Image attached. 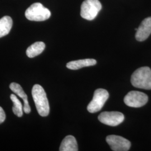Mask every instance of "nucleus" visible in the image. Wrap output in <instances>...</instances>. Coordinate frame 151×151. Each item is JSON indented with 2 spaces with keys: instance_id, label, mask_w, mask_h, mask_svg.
<instances>
[{
  "instance_id": "obj_1",
  "label": "nucleus",
  "mask_w": 151,
  "mask_h": 151,
  "mask_svg": "<svg viewBox=\"0 0 151 151\" xmlns=\"http://www.w3.org/2000/svg\"><path fill=\"white\" fill-rule=\"evenodd\" d=\"M32 93L38 114L43 117L48 116L50 108L47 94L43 88L38 84L35 85L32 87Z\"/></svg>"
},
{
  "instance_id": "obj_2",
  "label": "nucleus",
  "mask_w": 151,
  "mask_h": 151,
  "mask_svg": "<svg viewBox=\"0 0 151 151\" xmlns=\"http://www.w3.org/2000/svg\"><path fill=\"white\" fill-rule=\"evenodd\" d=\"M132 85L137 88L151 90V70L148 67H143L134 72L131 77Z\"/></svg>"
},
{
  "instance_id": "obj_3",
  "label": "nucleus",
  "mask_w": 151,
  "mask_h": 151,
  "mask_svg": "<svg viewBox=\"0 0 151 151\" xmlns=\"http://www.w3.org/2000/svg\"><path fill=\"white\" fill-rule=\"evenodd\" d=\"M27 19L34 22H43L51 16V12L42 4L34 3L27 8L25 12Z\"/></svg>"
},
{
  "instance_id": "obj_4",
  "label": "nucleus",
  "mask_w": 151,
  "mask_h": 151,
  "mask_svg": "<svg viewBox=\"0 0 151 151\" xmlns=\"http://www.w3.org/2000/svg\"><path fill=\"white\" fill-rule=\"evenodd\" d=\"M102 8L99 0H85L81 6V16L87 20H93Z\"/></svg>"
},
{
  "instance_id": "obj_5",
  "label": "nucleus",
  "mask_w": 151,
  "mask_h": 151,
  "mask_svg": "<svg viewBox=\"0 0 151 151\" xmlns=\"http://www.w3.org/2000/svg\"><path fill=\"white\" fill-rule=\"evenodd\" d=\"M109 97L108 92L103 88L95 90L91 101L87 106V110L91 113H95L100 111Z\"/></svg>"
},
{
  "instance_id": "obj_6",
  "label": "nucleus",
  "mask_w": 151,
  "mask_h": 151,
  "mask_svg": "<svg viewBox=\"0 0 151 151\" xmlns=\"http://www.w3.org/2000/svg\"><path fill=\"white\" fill-rule=\"evenodd\" d=\"M148 101L146 93L137 91H132L124 97V103L132 108H140L145 105Z\"/></svg>"
},
{
  "instance_id": "obj_7",
  "label": "nucleus",
  "mask_w": 151,
  "mask_h": 151,
  "mask_svg": "<svg viewBox=\"0 0 151 151\" xmlns=\"http://www.w3.org/2000/svg\"><path fill=\"white\" fill-rule=\"evenodd\" d=\"M98 119L103 124L115 127L124 121V115L118 111H105L99 115Z\"/></svg>"
},
{
  "instance_id": "obj_8",
  "label": "nucleus",
  "mask_w": 151,
  "mask_h": 151,
  "mask_svg": "<svg viewBox=\"0 0 151 151\" xmlns=\"http://www.w3.org/2000/svg\"><path fill=\"white\" fill-rule=\"evenodd\" d=\"M106 140L114 151H128L131 147V143L129 140L119 135H108Z\"/></svg>"
},
{
  "instance_id": "obj_9",
  "label": "nucleus",
  "mask_w": 151,
  "mask_h": 151,
  "mask_svg": "<svg viewBox=\"0 0 151 151\" xmlns=\"http://www.w3.org/2000/svg\"><path fill=\"white\" fill-rule=\"evenodd\" d=\"M151 34V17L146 18L142 22L135 34V38L139 42L146 40Z\"/></svg>"
},
{
  "instance_id": "obj_10",
  "label": "nucleus",
  "mask_w": 151,
  "mask_h": 151,
  "mask_svg": "<svg viewBox=\"0 0 151 151\" xmlns=\"http://www.w3.org/2000/svg\"><path fill=\"white\" fill-rule=\"evenodd\" d=\"M10 88L12 91L16 93L17 96H19L24 101V106L23 110L25 113L29 114L31 111V109L29 106L28 100H27V95L25 93L23 90L22 86L15 82H12L10 85Z\"/></svg>"
},
{
  "instance_id": "obj_11",
  "label": "nucleus",
  "mask_w": 151,
  "mask_h": 151,
  "mask_svg": "<svg viewBox=\"0 0 151 151\" xmlns=\"http://www.w3.org/2000/svg\"><path fill=\"white\" fill-rule=\"evenodd\" d=\"M96 64V60L93 59H84L71 61L67 63L66 67L72 70H77L83 67L94 65Z\"/></svg>"
},
{
  "instance_id": "obj_12",
  "label": "nucleus",
  "mask_w": 151,
  "mask_h": 151,
  "mask_svg": "<svg viewBox=\"0 0 151 151\" xmlns=\"http://www.w3.org/2000/svg\"><path fill=\"white\" fill-rule=\"evenodd\" d=\"M78 146L75 138L72 135H67L62 140L60 146V151H77Z\"/></svg>"
},
{
  "instance_id": "obj_13",
  "label": "nucleus",
  "mask_w": 151,
  "mask_h": 151,
  "mask_svg": "<svg viewBox=\"0 0 151 151\" xmlns=\"http://www.w3.org/2000/svg\"><path fill=\"white\" fill-rule=\"evenodd\" d=\"M45 48V44L42 42H37L29 46L26 51L27 57L34 58L41 54Z\"/></svg>"
},
{
  "instance_id": "obj_14",
  "label": "nucleus",
  "mask_w": 151,
  "mask_h": 151,
  "mask_svg": "<svg viewBox=\"0 0 151 151\" xmlns=\"http://www.w3.org/2000/svg\"><path fill=\"white\" fill-rule=\"evenodd\" d=\"M12 24L13 22L10 16H4L0 19V38L9 34Z\"/></svg>"
},
{
  "instance_id": "obj_15",
  "label": "nucleus",
  "mask_w": 151,
  "mask_h": 151,
  "mask_svg": "<svg viewBox=\"0 0 151 151\" xmlns=\"http://www.w3.org/2000/svg\"><path fill=\"white\" fill-rule=\"evenodd\" d=\"M11 101L14 104L12 107V111L18 117H22L23 115V106L21 101L19 100L15 95L11 94L10 95Z\"/></svg>"
},
{
  "instance_id": "obj_16",
  "label": "nucleus",
  "mask_w": 151,
  "mask_h": 151,
  "mask_svg": "<svg viewBox=\"0 0 151 151\" xmlns=\"http://www.w3.org/2000/svg\"><path fill=\"white\" fill-rule=\"evenodd\" d=\"M6 119V114L3 109L0 106V124L2 123Z\"/></svg>"
}]
</instances>
